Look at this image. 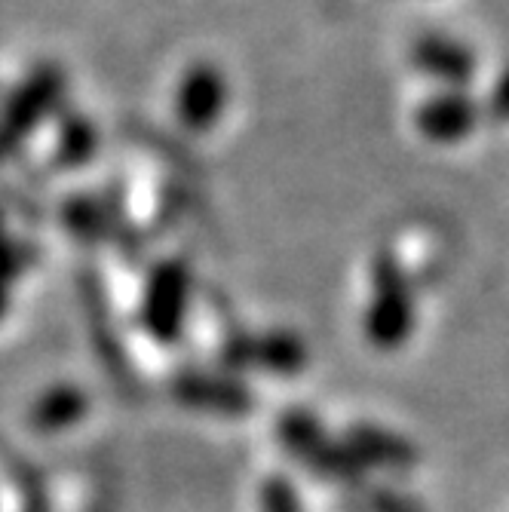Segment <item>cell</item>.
Returning a JSON list of instances; mask_svg holds the SVG:
<instances>
[{
    "label": "cell",
    "mask_w": 509,
    "mask_h": 512,
    "mask_svg": "<svg viewBox=\"0 0 509 512\" xmlns=\"http://www.w3.org/2000/svg\"><path fill=\"white\" fill-rule=\"evenodd\" d=\"M418 325V295L396 255L381 252L372 264V295L362 313V335L381 353L402 350Z\"/></svg>",
    "instance_id": "1"
},
{
    "label": "cell",
    "mask_w": 509,
    "mask_h": 512,
    "mask_svg": "<svg viewBox=\"0 0 509 512\" xmlns=\"http://www.w3.org/2000/svg\"><path fill=\"white\" fill-rule=\"evenodd\" d=\"M276 439H280V445L301 463V467H307L319 479H329L344 488L365 485L368 473L359 463V457L353 454V448L347 445V439L329 433L326 424H322L313 411L307 408L283 411L280 421H276Z\"/></svg>",
    "instance_id": "2"
},
{
    "label": "cell",
    "mask_w": 509,
    "mask_h": 512,
    "mask_svg": "<svg viewBox=\"0 0 509 512\" xmlns=\"http://www.w3.org/2000/svg\"><path fill=\"white\" fill-rule=\"evenodd\" d=\"M65 92V74L56 65H40L34 68L7 99L4 111H0V163L19 154V148L31 138L34 129L43 126Z\"/></svg>",
    "instance_id": "3"
},
{
    "label": "cell",
    "mask_w": 509,
    "mask_h": 512,
    "mask_svg": "<svg viewBox=\"0 0 509 512\" xmlns=\"http://www.w3.org/2000/svg\"><path fill=\"white\" fill-rule=\"evenodd\" d=\"M191 298H194V273L188 261L181 258L160 261L151 270L142 295L145 332L157 344H175L184 332V325H188Z\"/></svg>",
    "instance_id": "4"
},
{
    "label": "cell",
    "mask_w": 509,
    "mask_h": 512,
    "mask_svg": "<svg viewBox=\"0 0 509 512\" xmlns=\"http://www.w3.org/2000/svg\"><path fill=\"white\" fill-rule=\"evenodd\" d=\"M310 362L307 341L289 329L237 332L221 347V365L230 371H264L276 378L301 375Z\"/></svg>",
    "instance_id": "5"
},
{
    "label": "cell",
    "mask_w": 509,
    "mask_h": 512,
    "mask_svg": "<svg viewBox=\"0 0 509 512\" xmlns=\"http://www.w3.org/2000/svg\"><path fill=\"white\" fill-rule=\"evenodd\" d=\"M227 108V77L212 62H197L181 74L175 89V117L178 123L203 135L218 126Z\"/></svg>",
    "instance_id": "6"
},
{
    "label": "cell",
    "mask_w": 509,
    "mask_h": 512,
    "mask_svg": "<svg viewBox=\"0 0 509 512\" xmlns=\"http://www.w3.org/2000/svg\"><path fill=\"white\" fill-rule=\"evenodd\" d=\"M485 105L473 99L467 89H442L424 99L414 111V126L436 145H457L479 129Z\"/></svg>",
    "instance_id": "7"
},
{
    "label": "cell",
    "mask_w": 509,
    "mask_h": 512,
    "mask_svg": "<svg viewBox=\"0 0 509 512\" xmlns=\"http://www.w3.org/2000/svg\"><path fill=\"white\" fill-rule=\"evenodd\" d=\"M172 396L184 408L200 414L221 417H243L252 408V393L237 375H221V371H181L172 381Z\"/></svg>",
    "instance_id": "8"
},
{
    "label": "cell",
    "mask_w": 509,
    "mask_h": 512,
    "mask_svg": "<svg viewBox=\"0 0 509 512\" xmlns=\"http://www.w3.org/2000/svg\"><path fill=\"white\" fill-rule=\"evenodd\" d=\"M344 439L353 448V454L359 457L365 473L378 470L387 476H408L411 470H418V463H421V448L408 436H402L384 424H372V421L350 424L344 430Z\"/></svg>",
    "instance_id": "9"
},
{
    "label": "cell",
    "mask_w": 509,
    "mask_h": 512,
    "mask_svg": "<svg viewBox=\"0 0 509 512\" xmlns=\"http://www.w3.org/2000/svg\"><path fill=\"white\" fill-rule=\"evenodd\" d=\"M411 65L424 77L442 83L445 89H467L476 77L479 62L467 43H460L448 34H424L411 46Z\"/></svg>",
    "instance_id": "10"
},
{
    "label": "cell",
    "mask_w": 509,
    "mask_h": 512,
    "mask_svg": "<svg viewBox=\"0 0 509 512\" xmlns=\"http://www.w3.org/2000/svg\"><path fill=\"white\" fill-rule=\"evenodd\" d=\"M89 408V396L74 387V384H59L53 390H46L34 408H31V427L40 430V433H59V430H68L74 427L80 417L86 414Z\"/></svg>",
    "instance_id": "11"
},
{
    "label": "cell",
    "mask_w": 509,
    "mask_h": 512,
    "mask_svg": "<svg viewBox=\"0 0 509 512\" xmlns=\"http://www.w3.org/2000/svg\"><path fill=\"white\" fill-rule=\"evenodd\" d=\"M99 148V135L92 129L86 117H71L62 126V142H59V160L65 166H80L86 163Z\"/></svg>",
    "instance_id": "12"
},
{
    "label": "cell",
    "mask_w": 509,
    "mask_h": 512,
    "mask_svg": "<svg viewBox=\"0 0 509 512\" xmlns=\"http://www.w3.org/2000/svg\"><path fill=\"white\" fill-rule=\"evenodd\" d=\"M71 234L83 237V240H96L105 230V206H99L96 200L89 197H77L68 203V215H65Z\"/></svg>",
    "instance_id": "13"
},
{
    "label": "cell",
    "mask_w": 509,
    "mask_h": 512,
    "mask_svg": "<svg viewBox=\"0 0 509 512\" xmlns=\"http://www.w3.org/2000/svg\"><path fill=\"white\" fill-rule=\"evenodd\" d=\"M261 512H301V497L289 479L273 476L261 485Z\"/></svg>",
    "instance_id": "14"
},
{
    "label": "cell",
    "mask_w": 509,
    "mask_h": 512,
    "mask_svg": "<svg viewBox=\"0 0 509 512\" xmlns=\"http://www.w3.org/2000/svg\"><path fill=\"white\" fill-rule=\"evenodd\" d=\"M368 509L372 512H424V506L408 497V494H399L393 488H375L368 494Z\"/></svg>",
    "instance_id": "15"
},
{
    "label": "cell",
    "mask_w": 509,
    "mask_h": 512,
    "mask_svg": "<svg viewBox=\"0 0 509 512\" xmlns=\"http://www.w3.org/2000/svg\"><path fill=\"white\" fill-rule=\"evenodd\" d=\"M485 114L497 123H509V68L497 74V80L488 92Z\"/></svg>",
    "instance_id": "16"
},
{
    "label": "cell",
    "mask_w": 509,
    "mask_h": 512,
    "mask_svg": "<svg viewBox=\"0 0 509 512\" xmlns=\"http://www.w3.org/2000/svg\"><path fill=\"white\" fill-rule=\"evenodd\" d=\"M25 267L19 246L7 237V230L0 227V283H10L13 276H19Z\"/></svg>",
    "instance_id": "17"
},
{
    "label": "cell",
    "mask_w": 509,
    "mask_h": 512,
    "mask_svg": "<svg viewBox=\"0 0 509 512\" xmlns=\"http://www.w3.org/2000/svg\"><path fill=\"white\" fill-rule=\"evenodd\" d=\"M10 310V292H7V283H0V319L7 316Z\"/></svg>",
    "instance_id": "18"
}]
</instances>
